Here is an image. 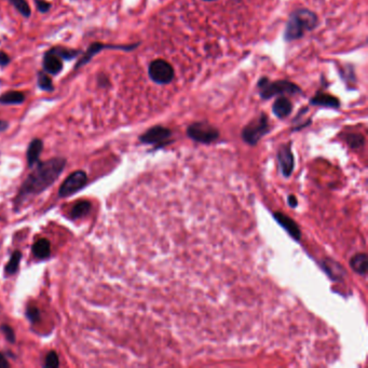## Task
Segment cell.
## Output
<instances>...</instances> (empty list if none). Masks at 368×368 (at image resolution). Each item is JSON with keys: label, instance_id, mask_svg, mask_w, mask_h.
Masks as SVG:
<instances>
[{"label": "cell", "instance_id": "obj_34", "mask_svg": "<svg viewBox=\"0 0 368 368\" xmlns=\"http://www.w3.org/2000/svg\"><path fill=\"white\" fill-rule=\"evenodd\" d=\"M9 128V123L4 120H0V132H3Z\"/></svg>", "mask_w": 368, "mask_h": 368}, {"label": "cell", "instance_id": "obj_15", "mask_svg": "<svg viewBox=\"0 0 368 368\" xmlns=\"http://www.w3.org/2000/svg\"><path fill=\"white\" fill-rule=\"evenodd\" d=\"M294 105L287 96H278L272 105L273 115L279 119H285L292 114Z\"/></svg>", "mask_w": 368, "mask_h": 368}, {"label": "cell", "instance_id": "obj_3", "mask_svg": "<svg viewBox=\"0 0 368 368\" xmlns=\"http://www.w3.org/2000/svg\"><path fill=\"white\" fill-rule=\"evenodd\" d=\"M256 88L262 101H269L275 96L302 94V90L298 84L285 79L271 81L268 77H261L256 84Z\"/></svg>", "mask_w": 368, "mask_h": 368}, {"label": "cell", "instance_id": "obj_22", "mask_svg": "<svg viewBox=\"0 0 368 368\" xmlns=\"http://www.w3.org/2000/svg\"><path fill=\"white\" fill-rule=\"evenodd\" d=\"M53 52L60 56L63 61H70L76 58L79 54L81 53L79 50H75V49H69V48H65V47H54L51 49Z\"/></svg>", "mask_w": 368, "mask_h": 368}, {"label": "cell", "instance_id": "obj_1", "mask_svg": "<svg viewBox=\"0 0 368 368\" xmlns=\"http://www.w3.org/2000/svg\"><path fill=\"white\" fill-rule=\"evenodd\" d=\"M36 166V169L27 176L19 189L15 200L16 207L53 185L66 166V159L56 157L45 162H38Z\"/></svg>", "mask_w": 368, "mask_h": 368}, {"label": "cell", "instance_id": "obj_7", "mask_svg": "<svg viewBox=\"0 0 368 368\" xmlns=\"http://www.w3.org/2000/svg\"><path fill=\"white\" fill-rule=\"evenodd\" d=\"M140 44H141L140 42L131 43V44H106V43H101V42H94V43H92L88 48V50L84 52L82 57L79 60V62H77L75 69L80 68L84 66L85 64L90 63L92 58H93L96 54L100 53L102 50L111 49V50H122L126 52H131V51L135 50L136 48H139Z\"/></svg>", "mask_w": 368, "mask_h": 368}, {"label": "cell", "instance_id": "obj_23", "mask_svg": "<svg viewBox=\"0 0 368 368\" xmlns=\"http://www.w3.org/2000/svg\"><path fill=\"white\" fill-rule=\"evenodd\" d=\"M37 85L39 87V89H41L42 91H45V92H51L54 90L52 79L43 70L39 71L37 75Z\"/></svg>", "mask_w": 368, "mask_h": 368}, {"label": "cell", "instance_id": "obj_10", "mask_svg": "<svg viewBox=\"0 0 368 368\" xmlns=\"http://www.w3.org/2000/svg\"><path fill=\"white\" fill-rule=\"evenodd\" d=\"M278 161L283 176L286 179L291 177L295 168V158L292 150V143H287L280 147L278 153Z\"/></svg>", "mask_w": 368, "mask_h": 368}, {"label": "cell", "instance_id": "obj_25", "mask_svg": "<svg viewBox=\"0 0 368 368\" xmlns=\"http://www.w3.org/2000/svg\"><path fill=\"white\" fill-rule=\"evenodd\" d=\"M8 1L14 6V8L21 13V14L25 17V18H28L30 15H31V10H30V6L29 4L27 3V1L26 0H8Z\"/></svg>", "mask_w": 368, "mask_h": 368}, {"label": "cell", "instance_id": "obj_27", "mask_svg": "<svg viewBox=\"0 0 368 368\" xmlns=\"http://www.w3.org/2000/svg\"><path fill=\"white\" fill-rule=\"evenodd\" d=\"M0 331H1V333L4 335L5 339L9 341V343H15V335H14V332H13L12 327H10L9 325L6 324H3L0 326Z\"/></svg>", "mask_w": 368, "mask_h": 368}, {"label": "cell", "instance_id": "obj_8", "mask_svg": "<svg viewBox=\"0 0 368 368\" xmlns=\"http://www.w3.org/2000/svg\"><path fill=\"white\" fill-rule=\"evenodd\" d=\"M88 183V176L84 171H76L71 173L58 189V196L66 198L81 190Z\"/></svg>", "mask_w": 368, "mask_h": 368}, {"label": "cell", "instance_id": "obj_19", "mask_svg": "<svg viewBox=\"0 0 368 368\" xmlns=\"http://www.w3.org/2000/svg\"><path fill=\"white\" fill-rule=\"evenodd\" d=\"M25 102V95L21 91H9L0 95V105H19Z\"/></svg>", "mask_w": 368, "mask_h": 368}, {"label": "cell", "instance_id": "obj_9", "mask_svg": "<svg viewBox=\"0 0 368 368\" xmlns=\"http://www.w3.org/2000/svg\"><path fill=\"white\" fill-rule=\"evenodd\" d=\"M171 136H172V130L162 126H155L140 136V142L146 145H156L158 148H160L169 144Z\"/></svg>", "mask_w": 368, "mask_h": 368}, {"label": "cell", "instance_id": "obj_33", "mask_svg": "<svg viewBox=\"0 0 368 368\" xmlns=\"http://www.w3.org/2000/svg\"><path fill=\"white\" fill-rule=\"evenodd\" d=\"M98 84H100L101 85V87H107V85H109V80H108V78L107 77H105V76H103V78H100V79H98Z\"/></svg>", "mask_w": 368, "mask_h": 368}, {"label": "cell", "instance_id": "obj_30", "mask_svg": "<svg viewBox=\"0 0 368 368\" xmlns=\"http://www.w3.org/2000/svg\"><path fill=\"white\" fill-rule=\"evenodd\" d=\"M10 61H11L10 56L6 53H4L3 51H0V66L1 67L6 66V65L10 64Z\"/></svg>", "mask_w": 368, "mask_h": 368}, {"label": "cell", "instance_id": "obj_32", "mask_svg": "<svg viewBox=\"0 0 368 368\" xmlns=\"http://www.w3.org/2000/svg\"><path fill=\"white\" fill-rule=\"evenodd\" d=\"M10 367V364L2 353H0V368H8Z\"/></svg>", "mask_w": 368, "mask_h": 368}, {"label": "cell", "instance_id": "obj_18", "mask_svg": "<svg viewBox=\"0 0 368 368\" xmlns=\"http://www.w3.org/2000/svg\"><path fill=\"white\" fill-rule=\"evenodd\" d=\"M349 262L352 270L356 273L361 275L367 273V255L365 253H359L352 256Z\"/></svg>", "mask_w": 368, "mask_h": 368}, {"label": "cell", "instance_id": "obj_29", "mask_svg": "<svg viewBox=\"0 0 368 368\" xmlns=\"http://www.w3.org/2000/svg\"><path fill=\"white\" fill-rule=\"evenodd\" d=\"M35 3L37 5L38 11L41 12V13L48 12L51 8V3H49L48 1H45V0H35Z\"/></svg>", "mask_w": 368, "mask_h": 368}, {"label": "cell", "instance_id": "obj_4", "mask_svg": "<svg viewBox=\"0 0 368 368\" xmlns=\"http://www.w3.org/2000/svg\"><path fill=\"white\" fill-rule=\"evenodd\" d=\"M271 127L266 113H261L258 117L254 118L243 128L241 136L244 143L249 146H256L262 137L270 132Z\"/></svg>", "mask_w": 368, "mask_h": 368}, {"label": "cell", "instance_id": "obj_35", "mask_svg": "<svg viewBox=\"0 0 368 368\" xmlns=\"http://www.w3.org/2000/svg\"><path fill=\"white\" fill-rule=\"evenodd\" d=\"M203 1H216V0H203Z\"/></svg>", "mask_w": 368, "mask_h": 368}, {"label": "cell", "instance_id": "obj_20", "mask_svg": "<svg viewBox=\"0 0 368 368\" xmlns=\"http://www.w3.org/2000/svg\"><path fill=\"white\" fill-rule=\"evenodd\" d=\"M91 208H92L91 202L85 201V200L79 201V202L76 203V204L73 207H71L69 215H70L71 219L82 218V217H84V216H87L90 213Z\"/></svg>", "mask_w": 368, "mask_h": 368}, {"label": "cell", "instance_id": "obj_26", "mask_svg": "<svg viewBox=\"0 0 368 368\" xmlns=\"http://www.w3.org/2000/svg\"><path fill=\"white\" fill-rule=\"evenodd\" d=\"M43 366L47 368H55V367L60 366V361H58V357H57L56 352L51 351L47 354Z\"/></svg>", "mask_w": 368, "mask_h": 368}, {"label": "cell", "instance_id": "obj_12", "mask_svg": "<svg viewBox=\"0 0 368 368\" xmlns=\"http://www.w3.org/2000/svg\"><path fill=\"white\" fill-rule=\"evenodd\" d=\"M273 217L275 220H277V222L280 226H282L285 229V231L290 234L295 241H297V242L300 241L301 230L293 218H291L290 216H287L284 213H281V212H275L273 214Z\"/></svg>", "mask_w": 368, "mask_h": 368}, {"label": "cell", "instance_id": "obj_11", "mask_svg": "<svg viewBox=\"0 0 368 368\" xmlns=\"http://www.w3.org/2000/svg\"><path fill=\"white\" fill-rule=\"evenodd\" d=\"M309 104L311 106L331 108V109H339L341 107V102L338 97L332 95L330 93H326L323 91H319L315 93L309 101Z\"/></svg>", "mask_w": 368, "mask_h": 368}, {"label": "cell", "instance_id": "obj_17", "mask_svg": "<svg viewBox=\"0 0 368 368\" xmlns=\"http://www.w3.org/2000/svg\"><path fill=\"white\" fill-rule=\"evenodd\" d=\"M31 251L36 258L47 259L51 256V243L48 239H39L32 244Z\"/></svg>", "mask_w": 368, "mask_h": 368}, {"label": "cell", "instance_id": "obj_28", "mask_svg": "<svg viewBox=\"0 0 368 368\" xmlns=\"http://www.w3.org/2000/svg\"><path fill=\"white\" fill-rule=\"evenodd\" d=\"M26 318H27L31 323H35V322L39 321L40 319V312H39L38 308L36 307H29L26 310Z\"/></svg>", "mask_w": 368, "mask_h": 368}, {"label": "cell", "instance_id": "obj_13", "mask_svg": "<svg viewBox=\"0 0 368 368\" xmlns=\"http://www.w3.org/2000/svg\"><path fill=\"white\" fill-rule=\"evenodd\" d=\"M321 267L333 281L341 282V281H344V279L347 275L346 269L341 266L339 262H337L334 259H331V258H325L322 260Z\"/></svg>", "mask_w": 368, "mask_h": 368}, {"label": "cell", "instance_id": "obj_6", "mask_svg": "<svg viewBox=\"0 0 368 368\" xmlns=\"http://www.w3.org/2000/svg\"><path fill=\"white\" fill-rule=\"evenodd\" d=\"M148 76L151 81L157 84L166 85L173 81L175 70L172 65L162 58H157L148 66Z\"/></svg>", "mask_w": 368, "mask_h": 368}, {"label": "cell", "instance_id": "obj_31", "mask_svg": "<svg viewBox=\"0 0 368 368\" xmlns=\"http://www.w3.org/2000/svg\"><path fill=\"white\" fill-rule=\"evenodd\" d=\"M287 202H288V205H290L291 207H296V206H297V204H298L297 198H296V196L293 195V194L288 196Z\"/></svg>", "mask_w": 368, "mask_h": 368}, {"label": "cell", "instance_id": "obj_14", "mask_svg": "<svg viewBox=\"0 0 368 368\" xmlns=\"http://www.w3.org/2000/svg\"><path fill=\"white\" fill-rule=\"evenodd\" d=\"M42 67L43 71L50 75H57L60 74L63 69V60L58 56L55 52L51 49L47 51L43 55L42 60Z\"/></svg>", "mask_w": 368, "mask_h": 368}, {"label": "cell", "instance_id": "obj_16", "mask_svg": "<svg viewBox=\"0 0 368 368\" xmlns=\"http://www.w3.org/2000/svg\"><path fill=\"white\" fill-rule=\"evenodd\" d=\"M42 149H43V142L41 140L35 139L30 142L27 148V154H26L29 168H32L35 164L39 162V157L41 155Z\"/></svg>", "mask_w": 368, "mask_h": 368}, {"label": "cell", "instance_id": "obj_5", "mask_svg": "<svg viewBox=\"0 0 368 368\" xmlns=\"http://www.w3.org/2000/svg\"><path fill=\"white\" fill-rule=\"evenodd\" d=\"M186 133L190 140L200 144H205V145L216 142L220 136L218 129L206 121H196L191 123L187 128Z\"/></svg>", "mask_w": 368, "mask_h": 368}, {"label": "cell", "instance_id": "obj_24", "mask_svg": "<svg viewBox=\"0 0 368 368\" xmlns=\"http://www.w3.org/2000/svg\"><path fill=\"white\" fill-rule=\"evenodd\" d=\"M347 144L352 149H359L365 145V137L359 133L348 134L346 137Z\"/></svg>", "mask_w": 368, "mask_h": 368}, {"label": "cell", "instance_id": "obj_2", "mask_svg": "<svg viewBox=\"0 0 368 368\" xmlns=\"http://www.w3.org/2000/svg\"><path fill=\"white\" fill-rule=\"evenodd\" d=\"M319 16L315 12L309 9H296L287 19L283 38L286 42L299 40L306 32L312 31L318 27Z\"/></svg>", "mask_w": 368, "mask_h": 368}, {"label": "cell", "instance_id": "obj_21", "mask_svg": "<svg viewBox=\"0 0 368 368\" xmlns=\"http://www.w3.org/2000/svg\"><path fill=\"white\" fill-rule=\"evenodd\" d=\"M22 259V253L19 251H14L12 253L10 260L8 261V264L5 266L4 272L6 275H13L15 274L18 270V266H19V261Z\"/></svg>", "mask_w": 368, "mask_h": 368}]
</instances>
